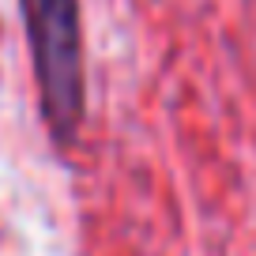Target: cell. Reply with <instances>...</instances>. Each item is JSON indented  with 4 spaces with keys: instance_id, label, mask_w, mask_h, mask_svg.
Listing matches in <instances>:
<instances>
[{
    "instance_id": "1",
    "label": "cell",
    "mask_w": 256,
    "mask_h": 256,
    "mask_svg": "<svg viewBox=\"0 0 256 256\" xmlns=\"http://www.w3.org/2000/svg\"><path fill=\"white\" fill-rule=\"evenodd\" d=\"M38 106L56 147H72L87 113V56H83L80 0H19Z\"/></svg>"
}]
</instances>
